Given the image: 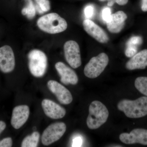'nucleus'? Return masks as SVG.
<instances>
[{"label": "nucleus", "mask_w": 147, "mask_h": 147, "mask_svg": "<svg viewBox=\"0 0 147 147\" xmlns=\"http://www.w3.org/2000/svg\"><path fill=\"white\" fill-rule=\"evenodd\" d=\"M117 108L129 118L142 117L147 115V97L143 96L134 100H121L118 103Z\"/></svg>", "instance_id": "1"}, {"label": "nucleus", "mask_w": 147, "mask_h": 147, "mask_svg": "<svg viewBox=\"0 0 147 147\" xmlns=\"http://www.w3.org/2000/svg\"><path fill=\"white\" fill-rule=\"evenodd\" d=\"M37 24L40 30L50 34L62 32L67 28L66 20L56 13H49L41 16L38 20Z\"/></svg>", "instance_id": "2"}, {"label": "nucleus", "mask_w": 147, "mask_h": 147, "mask_svg": "<svg viewBox=\"0 0 147 147\" xmlns=\"http://www.w3.org/2000/svg\"><path fill=\"white\" fill-rule=\"evenodd\" d=\"M109 116L107 108L102 102L94 100L89 108L87 125L90 129H96L106 122Z\"/></svg>", "instance_id": "3"}, {"label": "nucleus", "mask_w": 147, "mask_h": 147, "mask_svg": "<svg viewBox=\"0 0 147 147\" xmlns=\"http://www.w3.org/2000/svg\"><path fill=\"white\" fill-rule=\"evenodd\" d=\"M28 58L29 70L32 75L37 78L44 76L47 66V57L45 53L35 49L29 53Z\"/></svg>", "instance_id": "4"}, {"label": "nucleus", "mask_w": 147, "mask_h": 147, "mask_svg": "<svg viewBox=\"0 0 147 147\" xmlns=\"http://www.w3.org/2000/svg\"><path fill=\"white\" fill-rule=\"evenodd\" d=\"M109 58L105 53H101L91 59L84 69L85 76L90 79L98 77L108 65Z\"/></svg>", "instance_id": "5"}, {"label": "nucleus", "mask_w": 147, "mask_h": 147, "mask_svg": "<svg viewBox=\"0 0 147 147\" xmlns=\"http://www.w3.org/2000/svg\"><path fill=\"white\" fill-rule=\"evenodd\" d=\"M66 130V125L63 122L51 124L42 133L41 142L44 146H49L61 138Z\"/></svg>", "instance_id": "6"}, {"label": "nucleus", "mask_w": 147, "mask_h": 147, "mask_svg": "<svg viewBox=\"0 0 147 147\" xmlns=\"http://www.w3.org/2000/svg\"><path fill=\"white\" fill-rule=\"evenodd\" d=\"M64 52L66 61L72 68H78L82 65L79 45L76 41H67L64 45Z\"/></svg>", "instance_id": "7"}, {"label": "nucleus", "mask_w": 147, "mask_h": 147, "mask_svg": "<svg viewBox=\"0 0 147 147\" xmlns=\"http://www.w3.org/2000/svg\"><path fill=\"white\" fill-rule=\"evenodd\" d=\"M15 67V56L11 47L6 45L0 47V70L4 73H9Z\"/></svg>", "instance_id": "8"}, {"label": "nucleus", "mask_w": 147, "mask_h": 147, "mask_svg": "<svg viewBox=\"0 0 147 147\" xmlns=\"http://www.w3.org/2000/svg\"><path fill=\"white\" fill-rule=\"evenodd\" d=\"M47 86L50 91L55 95L59 102L64 105H68L73 100L71 92L65 87L57 81L50 80Z\"/></svg>", "instance_id": "9"}, {"label": "nucleus", "mask_w": 147, "mask_h": 147, "mask_svg": "<svg viewBox=\"0 0 147 147\" xmlns=\"http://www.w3.org/2000/svg\"><path fill=\"white\" fill-rule=\"evenodd\" d=\"M121 142L126 144H140L147 145V129L137 128L129 133H123L120 135Z\"/></svg>", "instance_id": "10"}, {"label": "nucleus", "mask_w": 147, "mask_h": 147, "mask_svg": "<svg viewBox=\"0 0 147 147\" xmlns=\"http://www.w3.org/2000/svg\"><path fill=\"white\" fill-rule=\"evenodd\" d=\"M83 26L85 31L98 42L105 43L109 41V37L106 33L93 21L85 19L83 21Z\"/></svg>", "instance_id": "11"}, {"label": "nucleus", "mask_w": 147, "mask_h": 147, "mask_svg": "<svg viewBox=\"0 0 147 147\" xmlns=\"http://www.w3.org/2000/svg\"><path fill=\"white\" fill-rule=\"evenodd\" d=\"M30 108L27 105H18L12 110L11 124L15 129H19L26 122L30 115Z\"/></svg>", "instance_id": "12"}, {"label": "nucleus", "mask_w": 147, "mask_h": 147, "mask_svg": "<svg viewBox=\"0 0 147 147\" xmlns=\"http://www.w3.org/2000/svg\"><path fill=\"white\" fill-rule=\"evenodd\" d=\"M55 68L60 76L61 83L65 85H75L78 83L79 79L76 72L65 64L59 62L55 64Z\"/></svg>", "instance_id": "13"}, {"label": "nucleus", "mask_w": 147, "mask_h": 147, "mask_svg": "<svg viewBox=\"0 0 147 147\" xmlns=\"http://www.w3.org/2000/svg\"><path fill=\"white\" fill-rule=\"evenodd\" d=\"M41 105L45 115L50 118L57 119L63 118L65 115V109L53 100L44 99Z\"/></svg>", "instance_id": "14"}, {"label": "nucleus", "mask_w": 147, "mask_h": 147, "mask_svg": "<svg viewBox=\"0 0 147 147\" xmlns=\"http://www.w3.org/2000/svg\"><path fill=\"white\" fill-rule=\"evenodd\" d=\"M127 18L126 14L121 11L112 14L110 20L106 23L109 31L113 34L119 33L123 28Z\"/></svg>", "instance_id": "15"}, {"label": "nucleus", "mask_w": 147, "mask_h": 147, "mask_svg": "<svg viewBox=\"0 0 147 147\" xmlns=\"http://www.w3.org/2000/svg\"><path fill=\"white\" fill-rule=\"evenodd\" d=\"M147 66V49L135 54L127 62L125 67L129 70L144 69Z\"/></svg>", "instance_id": "16"}, {"label": "nucleus", "mask_w": 147, "mask_h": 147, "mask_svg": "<svg viewBox=\"0 0 147 147\" xmlns=\"http://www.w3.org/2000/svg\"><path fill=\"white\" fill-rule=\"evenodd\" d=\"M40 134L38 131H34L31 135H28L24 139L21 143L22 147H36L39 142Z\"/></svg>", "instance_id": "17"}, {"label": "nucleus", "mask_w": 147, "mask_h": 147, "mask_svg": "<svg viewBox=\"0 0 147 147\" xmlns=\"http://www.w3.org/2000/svg\"><path fill=\"white\" fill-rule=\"evenodd\" d=\"M26 6L22 9V14L27 16L29 19H33L36 15V9L35 5L32 0H27Z\"/></svg>", "instance_id": "18"}, {"label": "nucleus", "mask_w": 147, "mask_h": 147, "mask_svg": "<svg viewBox=\"0 0 147 147\" xmlns=\"http://www.w3.org/2000/svg\"><path fill=\"white\" fill-rule=\"evenodd\" d=\"M134 85L139 92L147 96V77H138L135 80Z\"/></svg>", "instance_id": "19"}, {"label": "nucleus", "mask_w": 147, "mask_h": 147, "mask_svg": "<svg viewBox=\"0 0 147 147\" xmlns=\"http://www.w3.org/2000/svg\"><path fill=\"white\" fill-rule=\"evenodd\" d=\"M36 5V11L40 14L47 12L50 9V4L49 0H35Z\"/></svg>", "instance_id": "20"}, {"label": "nucleus", "mask_w": 147, "mask_h": 147, "mask_svg": "<svg viewBox=\"0 0 147 147\" xmlns=\"http://www.w3.org/2000/svg\"><path fill=\"white\" fill-rule=\"evenodd\" d=\"M142 39L140 36H134L130 38L127 42V47L138 49V47L142 44Z\"/></svg>", "instance_id": "21"}, {"label": "nucleus", "mask_w": 147, "mask_h": 147, "mask_svg": "<svg viewBox=\"0 0 147 147\" xmlns=\"http://www.w3.org/2000/svg\"><path fill=\"white\" fill-rule=\"evenodd\" d=\"M95 13V8L92 5H87L84 9V14L86 19L91 18L93 17Z\"/></svg>", "instance_id": "22"}, {"label": "nucleus", "mask_w": 147, "mask_h": 147, "mask_svg": "<svg viewBox=\"0 0 147 147\" xmlns=\"http://www.w3.org/2000/svg\"><path fill=\"white\" fill-rule=\"evenodd\" d=\"M111 9L109 7H105L102 9L101 12V16L103 21L107 23L111 18Z\"/></svg>", "instance_id": "23"}, {"label": "nucleus", "mask_w": 147, "mask_h": 147, "mask_svg": "<svg viewBox=\"0 0 147 147\" xmlns=\"http://www.w3.org/2000/svg\"><path fill=\"white\" fill-rule=\"evenodd\" d=\"M13 144L12 139L8 137L0 141V147H11Z\"/></svg>", "instance_id": "24"}, {"label": "nucleus", "mask_w": 147, "mask_h": 147, "mask_svg": "<svg viewBox=\"0 0 147 147\" xmlns=\"http://www.w3.org/2000/svg\"><path fill=\"white\" fill-rule=\"evenodd\" d=\"M83 143V137L80 135H77L72 140V143L71 144L72 147H81L82 146Z\"/></svg>", "instance_id": "25"}, {"label": "nucleus", "mask_w": 147, "mask_h": 147, "mask_svg": "<svg viewBox=\"0 0 147 147\" xmlns=\"http://www.w3.org/2000/svg\"><path fill=\"white\" fill-rule=\"evenodd\" d=\"M6 127V124L4 121H0V135L5 129Z\"/></svg>", "instance_id": "26"}, {"label": "nucleus", "mask_w": 147, "mask_h": 147, "mask_svg": "<svg viewBox=\"0 0 147 147\" xmlns=\"http://www.w3.org/2000/svg\"><path fill=\"white\" fill-rule=\"evenodd\" d=\"M115 3L120 5H124L128 2V0H114Z\"/></svg>", "instance_id": "27"}, {"label": "nucleus", "mask_w": 147, "mask_h": 147, "mask_svg": "<svg viewBox=\"0 0 147 147\" xmlns=\"http://www.w3.org/2000/svg\"><path fill=\"white\" fill-rule=\"evenodd\" d=\"M142 9L143 11H147V0H142Z\"/></svg>", "instance_id": "28"}, {"label": "nucleus", "mask_w": 147, "mask_h": 147, "mask_svg": "<svg viewBox=\"0 0 147 147\" xmlns=\"http://www.w3.org/2000/svg\"><path fill=\"white\" fill-rule=\"evenodd\" d=\"M99 1H108V5L109 7H112L115 3L114 0H99Z\"/></svg>", "instance_id": "29"}, {"label": "nucleus", "mask_w": 147, "mask_h": 147, "mask_svg": "<svg viewBox=\"0 0 147 147\" xmlns=\"http://www.w3.org/2000/svg\"><path fill=\"white\" fill-rule=\"evenodd\" d=\"M26 1H27V0H26Z\"/></svg>", "instance_id": "30"}]
</instances>
